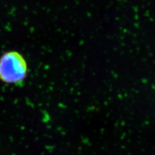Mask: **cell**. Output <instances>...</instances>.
Listing matches in <instances>:
<instances>
[{
	"label": "cell",
	"instance_id": "6da1fadb",
	"mask_svg": "<svg viewBox=\"0 0 155 155\" xmlns=\"http://www.w3.org/2000/svg\"><path fill=\"white\" fill-rule=\"evenodd\" d=\"M28 65L18 51H8L0 57V80L5 84L21 85L26 79Z\"/></svg>",
	"mask_w": 155,
	"mask_h": 155
}]
</instances>
